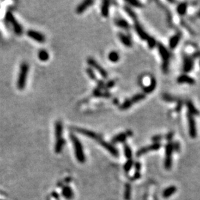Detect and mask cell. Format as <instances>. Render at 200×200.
I'll use <instances>...</instances> for the list:
<instances>
[{"mask_svg": "<svg viewBox=\"0 0 200 200\" xmlns=\"http://www.w3.org/2000/svg\"><path fill=\"white\" fill-rule=\"evenodd\" d=\"M29 71V65L27 62H23L20 66L19 73L17 79V87L19 90H23L26 86L28 74Z\"/></svg>", "mask_w": 200, "mask_h": 200, "instance_id": "6da1fadb", "label": "cell"}, {"mask_svg": "<svg viewBox=\"0 0 200 200\" xmlns=\"http://www.w3.org/2000/svg\"><path fill=\"white\" fill-rule=\"evenodd\" d=\"M70 138L71 140L73 143V147H74V151H75V155H76V159H77L78 162H80V163H84L85 162V156L84 154L83 148H82V143H80L79 139L76 137L73 134H71L70 135Z\"/></svg>", "mask_w": 200, "mask_h": 200, "instance_id": "7a4b0ae2", "label": "cell"}, {"mask_svg": "<svg viewBox=\"0 0 200 200\" xmlns=\"http://www.w3.org/2000/svg\"><path fill=\"white\" fill-rule=\"evenodd\" d=\"M158 50L162 59V70L165 73H167L168 71V65H169V52L167 48L162 44H158Z\"/></svg>", "mask_w": 200, "mask_h": 200, "instance_id": "3957f363", "label": "cell"}, {"mask_svg": "<svg viewBox=\"0 0 200 200\" xmlns=\"http://www.w3.org/2000/svg\"><path fill=\"white\" fill-rule=\"evenodd\" d=\"M145 98V93H137V94L134 95L133 97H131V99L125 100V101L122 103V104L120 106L119 108L122 110H127V109L130 108L133 104H134L135 103L139 102V101L144 99Z\"/></svg>", "mask_w": 200, "mask_h": 200, "instance_id": "277c9868", "label": "cell"}, {"mask_svg": "<svg viewBox=\"0 0 200 200\" xmlns=\"http://www.w3.org/2000/svg\"><path fill=\"white\" fill-rule=\"evenodd\" d=\"M6 20H7L8 22H10L11 24V25L13 26V30H14L15 33L18 35H20V34H22V27L21 26V25L16 21V19H15V17L13 16V15L10 12H7L5 16Z\"/></svg>", "mask_w": 200, "mask_h": 200, "instance_id": "5b68a950", "label": "cell"}, {"mask_svg": "<svg viewBox=\"0 0 200 200\" xmlns=\"http://www.w3.org/2000/svg\"><path fill=\"white\" fill-rule=\"evenodd\" d=\"M87 64H88L90 66H91L92 68H94L95 70H96V71H98L99 73V74L102 76L103 78L106 79L107 77V73L101 65L96 62L95 59H93V58H88L87 60Z\"/></svg>", "mask_w": 200, "mask_h": 200, "instance_id": "8992f818", "label": "cell"}, {"mask_svg": "<svg viewBox=\"0 0 200 200\" xmlns=\"http://www.w3.org/2000/svg\"><path fill=\"white\" fill-rule=\"evenodd\" d=\"M173 151V145L169 143L165 147V167L166 169H170L172 164V153Z\"/></svg>", "mask_w": 200, "mask_h": 200, "instance_id": "52a82bcc", "label": "cell"}, {"mask_svg": "<svg viewBox=\"0 0 200 200\" xmlns=\"http://www.w3.org/2000/svg\"><path fill=\"white\" fill-rule=\"evenodd\" d=\"M187 122H188V128H189V134L191 138H195L196 137V122L193 119V115L190 113H187Z\"/></svg>", "mask_w": 200, "mask_h": 200, "instance_id": "ba28073f", "label": "cell"}, {"mask_svg": "<svg viewBox=\"0 0 200 200\" xmlns=\"http://www.w3.org/2000/svg\"><path fill=\"white\" fill-rule=\"evenodd\" d=\"M161 145L160 143H154L151 145H148V146L145 147V148H142L141 149L139 150L137 152V157H140L141 156L144 155L146 153L149 152V151H157L160 148Z\"/></svg>", "mask_w": 200, "mask_h": 200, "instance_id": "9c48e42d", "label": "cell"}, {"mask_svg": "<svg viewBox=\"0 0 200 200\" xmlns=\"http://www.w3.org/2000/svg\"><path fill=\"white\" fill-rule=\"evenodd\" d=\"M133 132L131 131H128L126 132L120 133V134H117L115 136L113 139L111 140V143H124L126 140L130 137H132Z\"/></svg>", "mask_w": 200, "mask_h": 200, "instance_id": "30bf717a", "label": "cell"}, {"mask_svg": "<svg viewBox=\"0 0 200 200\" xmlns=\"http://www.w3.org/2000/svg\"><path fill=\"white\" fill-rule=\"evenodd\" d=\"M27 34L30 38L33 39V40L38 42V43H45V37L43 34H41V33L37 32V31H33V30H30V31H28Z\"/></svg>", "mask_w": 200, "mask_h": 200, "instance_id": "8fae6325", "label": "cell"}, {"mask_svg": "<svg viewBox=\"0 0 200 200\" xmlns=\"http://www.w3.org/2000/svg\"><path fill=\"white\" fill-rule=\"evenodd\" d=\"M94 3V1L93 0H86V1H82L80 4L77 6L76 9V12L78 14H81V13H83L85 10H87L90 6H91L92 4Z\"/></svg>", "mask_w": 200, "mask_h": 200, "instance_id": "7c38bea8", "label": "cell"}, {"mask_svg": "<svg viewBox=\"0 0 200 200\" xmlns=\"http://www.w3.org/2000/svg\"><path fill=\"white\" fill-rule=\"evenodd\" d=\"M134 28H135L136 32L137 33L139 37H140V39L143 40H148V39L149 38V35L144 31L143 27L141 26V25L138 22H136L135 25H134Z\"/></svg>", "mask_w": 200, "mask_h": 200, "instance_id": "4fadbf2b", "label": "cell"}, {"mask_svg": "<svg viewBox=\"0 0 200 200\" xmlns=\"http://www.w3.org/2000/svg\"><path fill=\"white\" fill-rule=\"evenodd\" d=\"M63 134V125L61 121H57L55 123V137L57 140L62 138Z\"/></svg>", "mask_w": 200, "mask_h": 200, "instance_id": "5bb4252c", "label": "cell"}, {"mask_svg": "<svg viewBox=\"0 0 200 200\" xmlns=\"http://www.w3.org/2000/svg\"><path fill=\"white\" fill-rule=\"evenodd\" d=\"M156 87H157V80L154 78H151L149 85L148 86H145L143 87V90L146 93H150L155 90Z\"/></svg>", "mask_w": 200, "mask_h": 200, "instance_id": "9a60e30c", "label": "cell"}, {"mask_svg": "<svg viewBox=\"0 0 200 200\" xmlns=\"http://www.w3.org/2000/svg\"><path fill=\"white\" fill-rule=\"evenodd\" d=\"M177 82L179 83H187L189 85H193L195 83L194 79L187 75H182V76H179L177 79Z\"/></svg>", "mask_w": 200, "mask_h": 200, "instance_id": "2e32d148", "label": "cell"}, {"mask_svg": "<svg viewBox=\"0 0 200 200\" xmlns=\"http://www.w3.org/2000/svg\"><path fill=\"white\" fill-rule=\"evenodd\" d=\"M109 7L110 2L108 1H104L101 6V13L104 17H107L109 16Z\"/></svg>", "mask_w": 200, "mask_h": 200, "instance_id": "e0dca14e", "label": "cell"}, {"mask_svg": "<svg viewBox=\"0 0 200 200\" xmlns=\"http://www.w3.org/2000/svg\"><path fill=\"white\" fill-rule=\"evenodd\" d=\"M119 40H121L122 43L124 45H125L126 47L132 46V42H131V39H130L128 36L125 35L122 33H119Z\"/></svg>", "mask_w": 200, "mask_h": 200, "instance_id": "ac0fdd59", "label": "cell"}, {"mask_svg": "<svg viewBox=\"0 0 200 200\" xmlns=\"http://www.w3.org/2000/svg\"><path fill=\"white\" fill-rule=\"evenodd\" d=\"M65 144V140L63 138H60L59 140H57V143L55 145V148H54V151L57 154L62 152V149L64 148V145Z\"/></svg>", "mask_w": 200, "mask_h": 200, "instance_id": "d6986e66", "label": "cell"}, {"mask_svg": "<svg viewBox=\"0 0 200 200\" xmlns=\"http://www.w3.org/2000/svg\"><path fill=\"white\" fill-rule=\"evenodd\" d=\"M62 195H63L65 199H71L73 197V192L71 187L66 186V187H63V189H62Z\"/></svg>", "mask_w": 200, "mask_h": 200, "instance_id": "ffe728a7", "label": "cell"}, {"mask_svg": "<svg viewBox=\"0 0 200 200\" xmlns=\"http://www.w3.org/2000/svg\"><path fill=\"white\" fill-rule=\"evenodd\" d=\"M115 25L116 26H118V27L122 28L124 29H128L130 28V25L128 22L123 19H116Z\"/></svg>", "mask_w": 200, "mask_h": 200, "instance_id": "44dd1931", "label": "cell"}, {"mask_svg": "<svg viewBox=\"0 0 200 200\" xmlns=\"http://www.w3.org/2000/svg\"><path fill=\"white\" fill-rule=\"evenodd\" d=\"M180 38L181 36L179 35V34H176V35L173 36V37H172L169 43V46L171 49H174V48H176V45L179 43V40H180Z\"/></svg>", "mask_w": 200, "mask_h": 200, "instance_id": "7402d4cb", "label": "cell"}, {"mask_svg": "<svg viewBox=\"0 0 200 200\" xmlns=\"http://www.w3.org/2000/svg\"><path fill=\"white\" fill-rule=\"evenodd\" d=\"M93 95L94 96H96V97H104V98L110 97V93H107V92L103 93V92H101V90L98 88V87L95 88V90H93Z\"/></svg>", "mask_w": 200, "mask_h": 200, "instance_id": "603a6c76", "label": "cell"}, {"mask_svg": "<svg viewBox=\"0 0 200 200\" xmlns=\"http://www.w3.org/2000/svg\"><path fill=\"white\" fill-rule=\"evenodd\" d=\"M176 191V187L175 186H171V187H168L165 189L163 192V196L165 198H168L171 196L172 194Z\"/></svg>", "mask_w": 200, "mask_h": 200, "instance_id": "cb8c5ba5", "label": "cell"}, {"mask_svg": "<svg viewBox=\"0 0 200 200\" xmlns=\"http://www.w3.org/2000/svg\"><path fill=\"white\" fill-rule=\"evenodd\" d=\"M38 57L39 59L41 61H43V62H46V61H48V59H49L50 55L47 51H45V50H41V51L39 52Z\"/></svg>", "mask_w": 200, "mask_h": 200, "instance_id": "d4e9b609", "label": "cell"}, {"mask_svg": "<svg viewBox=\"0 0 200 200\" xmlns=\"http://www.w3.org/2000/svg\"><path fill=\"white\" fill-rule=\"evenodd\" d=\"M131 184L127 183L125 185V190L124 193V198L125 200H130L131 199Z\"/></svg>", "mask_w": 200, "mask_h": 200, "instance_id": "484cf974", "label": "cell"}, {"mask_svg": "<svg viewBox=\"0 0 200 200\" xmlns=\"http://www.w3.org/2000/svg\"><path fill=\"white\" fill-rule=\"evenodd\" d=\"M108 59L110 62H117L119 59V56L116 51H111L108 54Z\"/></svg>", "mask_w": 200, "mask_h": 200, "instance_id": "4316f807", "label": "cell"}, {"mask_svg": "<svg viewBox=\"0 0 200 200\" xmlns=\"http://www.w3.org/2000/svg\"><path fill=\"white\" fill-rule=\"evenodd\" d=\"M124 10L131 19H133L134 20L137 19V15H136V13H134V11L132 10V8H131V7H129V6L128 5L127 6L125 5L124 7Z\"/></svg>", "mask_w": 200, "mask_h": 200, "instance_id": "83f0119b", "label": "cell"}, {"mask_svg": "<svg viewBox=\"0 0 200 200\" xmlns=\"http://www.w3.org/2000/svg\"><path fill=\"white\" fill-rule=\"evenodd\" d=\"M124 153H125V156L127 159H131L132 158V150L131 148H130L129 145H128L127 144L124 145Z\"/></svg>", "mask_w": 200, "mask_h": 200, "instance_id": "f1b7e54d", "label": "cell"}, {"mask_svg": "<svg viewBox=\"0 0 200 200\" xmlns=\"http://www.w3.org/2000/svg\"><path fill=\"white\" fill-rule=\"evenodd\" d=\"M187 108L189 110V113H190L191 115H198L199 114V111H198L197 109L193 106V104H192V102L188 101L187 102Z\"/></svg>", "mask_w": 200, "mask_h": 200, "instance_id": "f546056e", "label": "cell"}, {"mask_svg": "<svg viewBox=\"0 0 200 200\" xmlns=\"http://www.w3.org/2000/svg\"><path fill=\"white\" fill-rule=\"evenodd\" d=\"M86 72H87V74L88 75V76L90 77V79L93 81H97V79H96V74H95L94 71L91 69L90 68H88L86 69Z\"/></svg>", "mask_w": 200, "mask_h": 200, "instance_id": "4dcf8cb0", "label": "cell"}, {"mask_svg": "<svg viewBox=\"0 0 200 200\" xmlns=\"http://www.w3.org/2000/svg\"><path fill=\"white\" fill-rule=\"evenodd\" d=\"M133 165H134V161H133V159H128V162H126L125 164L124 170L126 172H128L132 168Z\"/></svg>", "mask_w": 200, "mask_h": 200, "instance_id": "1f68e13d", "label": "cell"}, {"mask_svg": "<svg viewBox=\"0 0 200 200\" xmlns=\"http://www.w3.org/2000/svg\"><path fill=\"white\" fill-rule=\"evenodd\" d=\"M127 3L130 6L136 7H142L143 6V4L139 1H127Z\"/></svg>", "mask_w": 200, "mask_h": 200, "instance_id": "d6a6232c", "label": "cell"}, {"mask_svg": "<svg viewBox=\"0 0 200 200\" xmlns=\"http://www.w3.org/2000/svg\"><path fill=\"white\" fill-rule=\"evenodd\" d=\"M186 9H187V4H185V3H183V4H180V5H179V7L177 8L178 13H179V14H181V15L184 14V13H185V11H186Z\"/></svg>", "mask_w": 200, "mask_h": 200, "instance_id": "836d02e7", "label": "cell"}, {"mask_svg": "<svg viewBox=\"0 0 200 200\" xmlns=\"http://www.w3.org/2000/svg\"><path fill=\"white\" fill-rule=\"evenodd\" d=\"M156 44H157L156 40L153 37H149L148 39V45L150 48H154L156 46Z\"/></svg>", "mask_w": 200, "mask_h": 200, "instance_id": "e575fe53", "label": "cell"}, {"mask_svg": "<svg viewBox=\"0 0 200 200\" xmlns=\"http://www.w3.org/2000/svg\"><path fill=\"white\" fill-rule=\"evenodd\" d=\"M192 67H193V63H192L191 61H188V62H185L184 70L186 71H189L190 69H192Z\"/></svg>", "mask_w": 200, "mask_h": 200, "instance_id": "d590c367", "label": "cell"}, {"mask_svg": "<svg viewBox=\"0 0 200 200\" xmlns=\"http://www.w3.org/2000/svg\"><path fill=\"white\" fill-rule=\"evenodd\" d=\"M114 85H115L114 81L110 80V81H109L107 83H106V85H104V88H105V89L111 88V87H113Z\"/></svg>", "mask_w": 200, "mask_h": 200, "instance_id": "8d00e7d4", "label": "cell"}, {"mask_svg": "<svg viewBox=\"0 0 200 200\" xmlns=\"http://www.w3.org/2000/svg\"><path fill=\"white\" fill-rule=\"evenodd\" d=\"M140 169H141V164L140 162H137L135 164V172L140 173Z\"/></svg>", "mask_w": 200, "mask_h": 200, "instance_id": "74e56055", "label": "cell"}, {"mask_svg": "<svg viewBox=\"0 0 200 200\" xmlns=\"http://www.w3.org/2000/svg\"><path fill=\"white\" fill-rule=\"evenodd\" d=\"M172 135H173V134H172V133H170L168 135H167V139H168V140H171L172 137Z\"/></svg>", "mask_w": 200, "mask_h": 200, "instance_id": "f35d334b", "label": "cell"}, {"mask_svg": "<svg viewBox=\"0 0 200 200\" xmlns=\"http://www.w3.org/2000/svg\"><path fill=\"white\" fill-rule=\"evenodd\" d=\"M53 195H54V196H54V197H56V198H57V199L58 197H59V196H58V194H57V193H53Z\"/></svg>", "mask_w": 200, "mask_h": 200, "instance_id": "ab89813d", "label": "cell"}]
</instances>
